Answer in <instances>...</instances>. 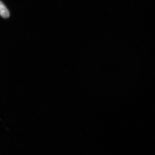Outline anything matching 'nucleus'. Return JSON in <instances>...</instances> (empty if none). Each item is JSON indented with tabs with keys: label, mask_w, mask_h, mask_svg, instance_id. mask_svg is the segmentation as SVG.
<instances>
[{
	"label": "nucleus",
	"mask_w": 155,
	"mask_h": 155,
	"mask_svg": "<svg viewBox=\"0 0 155 155\" xmlns=\"http://www.w3.org/2000/svg\"><path fill=\"white\" fill-rule=\"evenodd\" d=\"M0 15L3 18H7L10 16V13L6 6L0 1Z\"/></svg>",
	"instance_id": "1"
}]
</instances>
